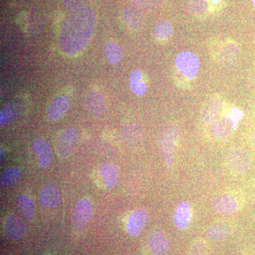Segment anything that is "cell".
Here are the masks:
<instances>
[{
    "label": "cell",
    "mask_w": 255,
    "mask_h": 255,
    "mask_svg": "<svg viewBox=\"0 0 255 255\" xmlns=\"http://www.w3.org/2000/svg\"><path fill=\"white\" fill-rule=\"evenodd\" d=\"M100 174L107 187L112 189L118 185L119 171L118 167L112 162L101 164Z\"/></svg>",
    "instance_id": "obj_20"
},
{
    "label": "cell",
    "mask_w": 255,
    "mask_h": 255,
    "mask_svg": "<svg viewBox=\"0 0 255 255\" xmlns=\"http://www.w3.org/2000/svg\"><path fill=\"white\" fill-rule=\"evenodd\" d=\"M223 101L220 96H214L206 102L201 114L203 122L206 125L214 123L219 118V115L222 112Z\"/></svg>",
    "instance_id": "obj_9"
},
{
    "label": "cell",
    "mask_w": 255,
    "mask_h": 255,
    "mask_svg": "<svg viewBox=\"0 0 255 255\" xmlns=\"http://www.w3.org/2000/svg\"><path fill=\"white\" fill-rule=\"evenodd\" d=\"M21 175V169L19 167H10L5 169L0 177V184L1 187H5L11 185Z\"/></svg>",
    "instance_id": "obj_27"
},
{
    "label": "cell",
    "mask_w": 255,
    "mask_h": 255,
    "mask_svg": "<svg viewBox=\"0 0 255 255\" xmlns=\"http://www.w3.org/2000/svg\"><path fill=\"white\" fill-rule=\"evenodd\" d=\"M213 209L218 214L231 216L239 210V203L235 196L231 194H221L213 201Z\"/></svg>",
    "instance_id": "obj_8"
},
{
    "label": "cell",
    "mask_w": 255,
    "mask_h": 255,
    "mask_svg": "<svg viewBox=\"0 0 255 255\" xmlns=\"http://www.w3.org/2000/svg\"><path fill=\"white\" fill-rule=\"evenodd\" d=\"M252 3H253V4L254 5L255 7V0H252Z\"/></svg>",
    "instance_id": "obj_36"
},
{
    "label": "cell",
    "mask_w": 255,
    "mask_h": 255,
    "mask_svg": "<svg viewBox=\"0 0 255 255\" xmlns=\"http://www.w3.org/2000/svg\"><path fill=\"white\" fill-rule=\"evenodd\" d=\"M148 246L152 255H166L170 251V243L161 230L157 229L151 234Z\"/></svg>",
    "instance_id": "obj_12"
},
{
    "label": "cell",
    "mask_w": 255,
    "mask_h": 255,
    "mask_svg": "<svg viewBox=\"0 0 255 255\" xmlns=\"http://www.w3.org/2000/svg\"><path fill=\"white\" fill-rule=\"evenodd\" d=\"M235 124L230 117L218 118L212 124L211 130L214 136L219 139H224L231 135L232 130L236 129Z\"/></svg>",
    "instance_id": "obj_19"
},
{
    "label": "cell",
    "mask_w": 255,
    "mask_h": 255,
    "mask_svg": "<svg viewBox=\"0 0 255 255\" xmlns=\"http://www.w3.org/2000/svg\"><path fill=\"white\" fill-rule=\"evenodd\" d=\"M179 130L175 124H169L159 132L158 148L161 157L167 167H170L175 159L176 146Z\"/></svg>",
    "instance_id": "obj_2"
},
{
    "label": "cell",
    "mask_w": 255,
    "mask_h": 255,
    "mask_svg": "<svg viewBox=\"0 0 255 255\" xmlns=\"http://www.w3.org/2000/svg\"><path fill=\"white\" fill-rule=\"evenodd\" d=\"M84 0H64L65 7L69 10H75L81 7Z\"/></svg>",
    "instance_id": "obj_31"
},
{
    "label": "cell",
    "mask_w": 255,
    "mask_h": 255,
    "mask_svg": "<svg viewBox=\"0 0 255 255\" xmlns=\"http://www.w3.org/2000/svg\"><path fill=\"white\" fill-rule=\"evenodd\" d=\"M4 230L6 236L11 240L21 239L26 232V226L22 219L15 214L9 215L5 221Z\"/></svg>",
    "instance_id": "obj_11"
},
{
    "label": "cell",
    "mask_w": 255,
    "mask_h": 255,
    "mask_svg": "<svg viewBox=\"0 0 255 255\" xmlns=\"http://www.w3.org/2000/svg\"><path fill=\"white\" fill-rule=\"evenodd\" d=\"M123 18L128 26L132 29L138 31L142 27L143 20L141 14L137 10L132 7H127L124 10Z\"/></svg>",
    "instance_id": "obj_23"
},
{
    "label": "cell",
    "mask_w": 255,
    "mask_h": 255,
    "mask_svg": "<svg viewBox=\"0 0 255 255\" xmlns=\"http://www.w3.org/2000/svg\"><path fill=\"white\" fill-rule=\"evenodd\" d=\"M92 215V204L88 199H81L75 204L73 211V227L82 231L88 226Z\"/></svg>",
    "instance_id": "obj_5"
},
{
    "label": "cell",
    "mask_w": 255,
    "mask_h": 255,
    "mask_svg": "<svg viewBox=\"0 0 255 255\" xmlns=\"http://www.w3.org/2000/svg\"><path fill=\"white\" fill-rule=\"evenodd\" d=\"M85 105L89 112L95 117H102L107 110L105 97L97 91H92L87 94Z\"/></svg>",
    "instance_id": "obj_13"
},
{
    "label": "cell",
    "mask_w": 255,
    "mask_h": 255,
    "mask_svg": "<svg viewBox=\"0 0 255 255\" xmlns=\"http://www.w3.org/2000/svg\"><path fill=\"white\" fill-rule=\"evenodd\" d=\"M5 153L2 147H0V167H2L4 164Z\"/></svg>",
    "instance_id": "obj_34"
},
{
    "label": "cell",
    "mask_w": 255,
    "mask_h": 255,
    "mask_svg": "<svg viewBox=\"0 0 255 255\" xmlns=\"http://www.w3.org/2000/svg\"><path fill=\"white\" fill-rule=\"evenodd\" d=\"M207 243L204 241H197L191 245L189 255H205L207 252Z\"/></svg>",
    "instance_id": "obj_30"
},
{
    "label": "cell",
    "mask_w": 255,
    "mask_h": 255,
    "mask_svg": "<svg viewBox=\"0 0 255 255\" xmlns=\"http://www.w3.org/2000/svg\"><path fill=\"white\" fill-rule=\"evenodd\" d=\"M129 84H130V89L135 95L142 97L147 92V85L142 80L141 72L139 70H134L132 72L129 79Z\"/></svg>",
    "instance_id": "obj_26"
},
{
    "label": "cell",
    "mask_w": 255,
    "mask_h": 255,
    "mask_svg": "<svg viewBox=\"0 0 255 255\" xmlns=\"http://www.w3.org/2000/svg\"><path fill=\"white\" fill-rule=\"evenodd\" d=\"M175 65L184 78L192 80L200 70V62L194 53L184 51L179 53L175 59Z\"/></svg>",
    "instance_id": "obj_4"
},
{
    "label": "cell",
    "mask_w": 255,
    "mask_h": 255,
    "mask_svg": "<svg viewBox=\"0 0 255 255\" xmlns=\"http://www.w3.org/2000/svg\"><path fill=\"white\" fill-rule=\"evenodd\" d=\"M150 216L145 209H138L129 216L127 224V232L132 237L140 236L149 222Z\"/></svg>",
    "instance_id": "obj_7"
},
{
    "label": "cell",
    "mask_w": 255,
    "mask_h": 255,
    "mask_svg": "<svg viewBox=\"0 0 255 255\" xmlns=\"http://www.w3.org/2000/svg\"><path fill=\"white\" fill-rule=\"evenodd\" d=\"M239 46L236 42L228 41L219 48L218 53V59L223 65H230L236 61L239 54Z\"/></svg>",
    "instance_id": "obj_18"
},
{
    "label": "cell",
    "mask_w": 255,
    "mask_h": 255,
    "mask_svg": "<svg viewBox=\"0 0 255 255\" xmlns=\"http://www.w3.org/2000/svg\"><path fill=\"white\" fill-rule=\"evenodd\" d=\"M187 9L194 15H203L209 9L206 0H188Z\"/></svg>",
    "instance_id": "obj_29"
},
{
    "label": "cell",
    "mask_w": 255,
    "mask_h": 255,
    "mask_svg": "<svg viewBox=\"0 0 255 255\" xmlns=\"http://www.w3.org/2000/svg\"><path fill=\"white\" fill-rule=\"evenodd\" d=\"M232 234V228L224 223H219L211 226L208 231V238L212 241H220L226 239Z\"/></svg>",
    "instance_id": "obj_24"
},
{
    "label": "cell",
    "mask_w": 255,
    "mask_h": 255,
    "mask_svg": "<svg viewBox=\"0 0 255 255\" xmlns=\"http://www.w3.org/2000/svg\"><path fill=\"white\" fill-rule=\"evenodd\" d=\"M39 201L42 206L46 208L54 209L58 207L61 204V196L59 191L55 186L47 184L42 188Z\"/></svg>",
    "instance_id": "obj_14"
},
{
    "label": "cell",
    "mask_w": 255,
    "mask_h": 255,
    "mask_svg": "<svg viewBox=\"0 0 255 255\" xmlns=\"http://www.w3.org/2000/svg\"><path fill=\"white\" fill-rule=\"evenodd\" d=\"M228 164L232 170L242 174L250 170L253 161L248 151L241 147H236L228 155Z\"/></svg>",
    "instance_id": "obj_6"
},
{
    "label": "cell",
    "mask_w": 255,
    "mask_h": 255,
    "mask_svg": "<svg viewBox=\"0 0 255 255\" xmlns=\"http://www.w3.org/2000/svg\"><path fill=\"white\" fill-rule=\"evenodd\" d=\"M78 130L73 128L64 130L60 134L56 142V151L61 158L66 159L76 150L79 143Z\"/></svg>",
    "instance_id": "obj_3"
},
{
    "label": "cell",
    "mask_w": 255,
    "mask_h": 255,
    "mask_svg": "<svg viewBox=\"0 0 255 255\" xmlns=\"http://www.w3.org/2000/svg\"><path fill=\"white\" fill-rule=\"evenodd\" d=\"M25 105L22 100H14L1 109L0 112V126L5 127L14 122L21 116L24 110Z\"/></svg>",
    "instance_id": "obj_10"
},
{
    "label": "cell",
    "mask_w": 255,
    "mask_h": 255,
    "mask_svg": "<svg viewBox=\"0 0 255 255\" xmlns=\"http://www.w3.org/2000/svg\"><path fill=\"white\" fill-rule=\"evenodd\" d=\"M18 212L23 219L28 222L33 221L35 215V206L29 196L21 194L16 199Z\"/></svg>",
    "instance_id": "obj_21"
},
{
    "label": "cell",
    "mask_w": 255,
    "mask_h": 255,
    "mask_svg": "<svg viewBox=\"0 0 255 255\" xmlns=\"http://www.w3.org/2000/svg\"><path fill=\"white\" fill-rule=\"evenodd\" d=\"M231 120L235 125L241 122L242 118L243 117V112L238 108L233 109L231 111V113L230 114Z\"/></svg>",
    "instance_id": "obj_32"
},
{
    "label": "cell",
    "mask_w": 255,
    "mask_h": 255,
    "mask_svg": "<svg viewBox=\"0 0 255 255\" xmlns=\"http://www.w3.org/2000/svg\"><path fill=\"white\" fill-rule=\"evenodd\" d=\"M70 103V100L65 95H60L54 99L48 107V115L50 120L55 122L61 119L68 111Z\"/></svg>",
    "instance_id": "obj_17"
},
{
    "label": "cell",
    "mask_w": 255,
    "mask_h": 255,
    "mask_svg": "<svg viewBox=\"0 0 255 255\" xmlns=\"http://www.w3.org/2000/svg\"><path fill=\"white\" fill-rule=\"evenodd\" d=\"M135 4L137 7L145 8V6H149L150 5V0H135Z\"/></svg>",
    "instance_id": "obj_33"
},
{
    "label": "cell",
    "mask_w": 255,
    "mask_h": 255,
    "mask_svg": "<svg viewBox=\"0 0 255 255\" xmlns=\"http://www.w3.org/2000/svg\"><path fill=\"white\" fill-rule=\"evenodd\" d=\"M105 53L107 61L111 65H117L123 58L124 53L122 47L115 41L107 43L105 47Z\"/></svg>",
    "instance_id": "obj_25"
},
{
    "label": "cell",
    "mask_w": 255,
    "mask_h": 255,
    "mask_svg": "<svg viewBox=\"0 0 255 255\" xmlns=\"http://www.w3.org/2000/svg\"><path fill=\"white\" fill-rule=\"evenodd\" d=\"M95 23V11L90 6H82L70 11L59 33V44L64 53L76 55L85 49L91 39Z\"/></svg>",
    "instance_id": "obj_1"
},
{
    "label": "cell",
    "mask_w": 255,
    "mask_h": 255,
    "mask_svg": "<svg viewBox=\"0 0 255 255\" xmlns=\"http://www.w3.org/2000/svg\"><path fill=\"white\" fill-rule=\"evenodd\" d=\"M192 216L190 204L187 201H182L178 204L174 214V223L179 230H185L189 225Z\"/></svg>",
    "instance_id": "obj_16"
},
{
    "label": "cell",
    "mask_w": 255,
    "mask_h": 255,
    "mask_svg": "<svg viewBox=\"0 0 255 255\" xmlns=\"http://www.w3.org/2000/svg\"><path fill=\"white\" fill-rule=\"evenodd\" d=\"M187 1H188V0H187Z\"/></svg>",
    "instance_id": "obj_37"
},
{
    "label": "cell",
    "mask_w": 255,
    "mask_h": 255,
    "mask_svg": "<svg viewBox=\"0 0 255 255\" xmlns=\"http://www.w3.org/2000/svg\"><path fill=\"white\" fill-rule=\"evenodd\" d=\"M32 147L38 157L40 166L43 168L49 167L51 162V150L48 142L44 139L39 137L33 142Z\"/></svg>",
    "instance_id": "obj_15"
},
{
    "label": "cell",
    "mask_w": 255,
    "mask_h": 255,
    "mask_svg": "<svg viewBox=\"0 0 255 255\" xmlns=\"http://www.w3.org/2000/svg\"><path fill=\"white\" fill-rule=\"evenodd\" d=\"M154 36L159 41H166L172 36L174 27L167 20H159L153 28Z\"/></svg>",
    "instance_id": "obj_22"
},
{
    "label": "cell",
    "mask_w": 255,
    "mask_h": 255,
    "mask_svg": "<svg viewBox=\"0 0 255 255\" xmlns=\"http://www.w3.org/2000/svg\"><path fill=\"white\" fill-rule=\"evenodd\" d=\"M141 130L137 126H128L124 130V137L125 141L130 145L138 143L141 139Z\"/></svg>",
    "instance_id": "obj_28"
},
{
    "label": "cell",
    "mask_w": 255,
    "mask_h": 255,
    "mask_svg": "<svg viewBox=\"0 0 255 255\" xmlns=\"http://www.w3.org/2000/svg\"><path fill=\"white\" fill-rule=\"evenodd\" d=\"M252 142L255 147V132L253 133V137H252Z\"/></svg>",
    "instance_id": "obj_35"
}]
</instances>
